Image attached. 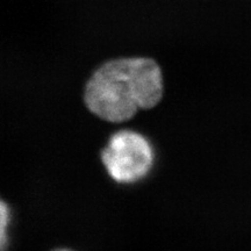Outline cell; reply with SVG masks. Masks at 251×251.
<instances>
[{"label": "cell", "mask_w": 251, "mask_h": 251, "mask_svg": "<svg viewBox=\"0 0 251 251\" xmlns=\"http://www.w3.org/2000/svg\"><path fill=\"white\" fill-rule=\"evenodd\" d=\"M161 65L149 56L108 59L99 65L84 86L85 107L108 124L130 121L140 109L155 108L164 98Z\"/></svg>", "instance_id": "1"}, {"label": "cell", "mask_w": 251, "mask_h": 251, "mask_svg": "<svg viewBox=\"0 0 251 251\" xmlns=\"http://www.w3.org/2000/svg\"><path fill=\"white\" fill-rule=\"evenodd\" d=\"M156 153L148 137L134 129L114 131L100 151V161L114 183H140L151 172Z\"/></svg>", "instance_id": "2"}, {"label": "cell", "mask_w": 251, "mask_h": 251, "mask_svg": "<svg viewBox=\"0 0 251 251\" xmlns=\"http://www.w3.org/2000/svg\"><path fill=\"white\" fill-rule=\"evenodd\" d=\"M12 224H13V214L11 206L5 200L0 202V248L1 251H7L11 244Z\"/></svg>", "instance_id": "3"}, {"label": "cell", "mask_w": 251, "mask_h": 251, "mask_svg": "<svg viewBox=\"0 0 251 251\" xmlns=\"http://www.w3.org/2000/svg\"><path fill=\"white\" fill-rule=\"evenodd\" d=\"M51 251H75V250L70 249V248H56V249L51 250Z\"/></svg>", "instance_id": "4"}]
</instances>
